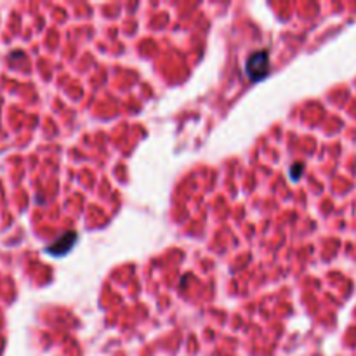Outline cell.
Returning <instances> with one entry per match:
<instances>
[{"label": "cell", "mask_w": 356, "mask_h": 356, "mask_svg": "<svg viewBox=\"0 0 356 356\" xmlns=\"http://www.w3.org/2000/svg\"><path fill=\"white\" fill-rule=\"evenodd\" d=\"M245 73L250 80H263L270 73V54L268 50H256L245 61Z\"/></svg>", "instance_id": "6da1fadb"}, {"label": "cell", "mask_w": 356, "mask_h": 356, "mask_svg": "<svg viewBox=\"0 0 356 356\" xmlns=\"http://www.w3.org/2000/svg\"><path fill=\"white\" fill-rule=\"evenodd\" d=\"M77 233L75 231H68V233H63L61 237L58 238L56 241H52L50 245H47L45 247V252L47 254H50V256L54 257H61V256H66L70 250H72L73 247H75L77 243Z\"/></svg>", "instance_id": "7a4b0ae2"}, {"label": "cell", "mask_w": 356, "mask_h": 356, "mask_svg": "<svg viewBox=\"0 0 356 356\" xmlns=\"http://www.w3.org/2000/svg\"><path fill=\"white\" fill-rule=\"evenodd\" d=\"M302 170H304V165H302L301 162L294 163V165H292V169H290V177H292V179H294V181H297L299 177H301Z\"/></svg>", "instance_id": "3957f363"}]
</instances>
